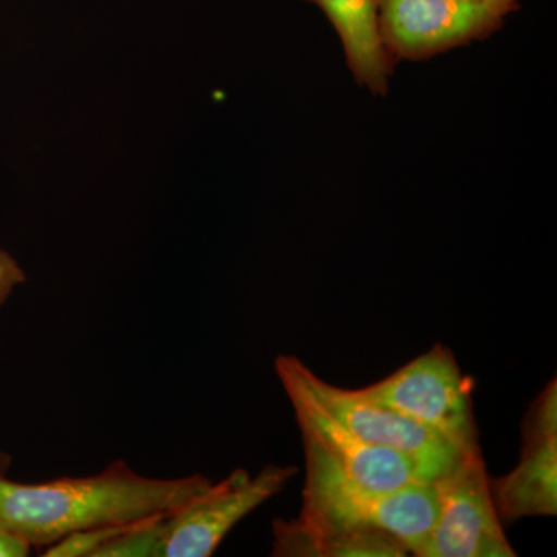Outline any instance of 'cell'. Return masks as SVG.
I'll use <instances>...</instances> for the list:
<instances>
[{
  "mask_svg": "<svg viewBox=\"0 0 557 557\" xmlns=\"http://www.w3.org/2000/svg\"><path fill=\"white\" fill-rule=\"evenodd\" d=\"M437 515L423 557H515L494 504L482 449L434 480Z\"/></svg>",
  "mask_w": 557,
  "mask_h": 557,
  "instance_id": "8992f818",
  "label": "cell"
},
{
  "mask_svg": "<svg viewBox=\"0 0 557 557\" xmlns=\"http://www.w3.org/2000/svg\"><path fill=\"white\" fill-rule=\"evenodd\" d=\"M211 483L199 474L145 478L121 460L89 478L17 483L0 475V530L17 534L32 547L47 548L79 531L166 515Z\"/></svg>",
  "mask_w": 557,
  "mask_h": 557,
  "instance_id": "6da1fadb",
  "label": "cell"
},
{
  "mask_svg": "<svg viewBox=\"0 0 557 557\" xmlns=\"http://www.w3.org/2000/svg\"><path fill=\"white\" fill-rule=\"evenodd\" d=\"M32 545L10 531L0 530V557L30 556Z\"/></svg>",
  "mask_w": 557,
  "mask_h": 557,
  "instance_id": "4fadbf2b",
  "label": "cell"
},
{
  "mask_svg": "<svg viewBox=\"0 0 557 557\" xmlns=\"http://www.w3.org/2000/svg\"><path fill=\"white\" fill-rule=\"evenodd\" d=\"M359 391L446 440L460 453L480 446L471 381L443 344H435L397 372Z\"/></svg>",
  "mask_w": 557,
  "mask_h": 557,
  "instance_id": "5b68a950",
  "label": "cell"
},
{
  "mask_svg": "<svg viewBox=\"0 0 557 557\" xmlns=\"http://www.w3.org/2000/svg\"><path fill=\"white\" fill-rule=\"evenodd\" d=\"M324 11L338 33L347 67L359 86L384 97L394 73L379 24V0H309Z\"/></svg>",
  "mask_w": 557,
  "mask_h": 557,
  "instance_id": "8fae6325",
  "label": "cell"
},
{
  "mask_svg": "<svg viewBox=\"0 0 557 557\" xmlns=\"http://www.w3.org/2000/svg\"><path fill=\"white\" fill-rule=\"evenodd\" d=\"M25 282V273L20 263L9 252L0 249V307L10 298L13 289Z\"/></svg>",
  "mask_w": 557,
  "mask_h": 557,
  "instance_id": "7c38bea8",
  "label": "cell"
},
{
  "mask_svg": "<svg viewBox=\"0 0 557 557\" xmlns=\"http://www.w3.org/2000/svg\"><path fill=\"white\" fill-rule=\"evenodd\" d=\"M522 437L518 467L491 480L498 516L509 522L557 512V434L522 432Z\"/></svg>",
  "mask_w": 557,
  "mask_h": 557,
  "instance_id": "30bf717a",
  "label": "cell"
},
{
  "mask_svg": "<svg viewBox=\"0 0 557 557\" xmlns=\"http://www.w3.org/2000/svg\"><path fill=\"white\" fill-rule=\"evenodd\" d=\"M300 511L380 531L406 552L423 557L437 515V496L434 482L416 480L381 493L348 490L302 493Z\"/></svg>",
  "mask_w": 557,
  "mask_h": 557,
  "instance_id": "ba28073f",
  "label": "cell"
},
{
  "mask_svg": "<svg viewBox=\"0 0 557 557\" xmlns=\"http://www.w3.org/2000/svg\"><path fill=\"white\" fill-rule=\"evenodd\" d=\"M10 465V456H7L5 453H0V475H5V472L9 471Z\"/></svg>",
  "mask_w": 557,
  "mask_h": 557,
  "instance_id": "5bb4252c",
  "label": "cell"
},
{
  "mask_svg": "<svg viewBox=\"0 0 557 557\" xmlns=\"http://www.w3.org/2000/svg\"><path fill=\"white\" fill-rule=\"evenodd\" d=\"M482 2L494 3V5L508 7V9L515 10L516 2H518V0H482Z\"/></svg>",
  "mask_w": 557,
  "mask_h": 557,
  "instance_id": "9a60e30c",
  "label": "cell"
},
{
  "mask_svg": "<svg viewBox=\"0 0 557 557\" xmlns=\"http://www.w3.org/2000/svg\"><path fill=\"white\" fill-rule=\"evenodd\" d=\"M296 467L265 465L258 474L237 468L218 483L150 520V557H209L226 534L260 505L281 493Z\"/></svg>",
  "mask_w": 557,
  "mask_h": 557,
  "instance_id": "3957f363",
  "label": "cell"
},
{
  "mask_svg": "<svg viewBox=\"0 0 557 557\" xmlns=\"http://www.w3.org/2000/svg\"><path fill=\"white\" fill-rule=\"evenodd\" d=\"M508 7L482 0H379L381 39L392 61H424L486 39Z\"/></svg>",
  "mask_w": 557,
  "mask_h": 557,
  "instance_id": "52a82bcc",
  "label": "cell"
},
{
  "mask_svg": "<svg viewBox=\"0 0 557 557\" xmlns=\"http://www.w3.org/2000/svg\"><path fill=\"white\" fill-rule=\"evenodd\" d=\"M405 548L387 534L347 525L299 511L298 518L273 523V553L277 557H401Z\"/></svg>",
  "mask_w": 557,
  "mask_h": 557,
  "instance_id": "9c48e42d",
  "label": "cell"
},
{
  "mask_svg": "<svg viewBox=\"0 0 557 557\" xmlns=\"http://www.w3.org/2000/svg\"><path fill=\"white\" fill-rule=\"evenodd\" d=\"M274 369L282 387L299 392L322 412L370 445L397 450L417 465L421 478L434 482L460 458V450L395 410L350 391L330 384L311 372L299 358L278 355Z\"/></svg>",
  "mask_w": 557,
  "mask_h": 557,
  "instance_id": "7a4b0ae2",
  "label": "cell"
},
{
  "mask_svg": "<svg viewBox=\"0 0 557 557\" xmlns=\"http://www.w3.org/2000/svg\"><path fill=\"white\" fill-rule=\"evenodd\" d=\"M284 391L295 409L302 435L306 454L302 493L333 490L381 493L424 480L409 457L397 450L370 445L322 412L299 392Z\"/></svg>",
  "mask_w": 557,
  "mask_h": 557,
  "instance_id": "277c9868",
  "label": "cell"
}]
</instances>
